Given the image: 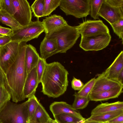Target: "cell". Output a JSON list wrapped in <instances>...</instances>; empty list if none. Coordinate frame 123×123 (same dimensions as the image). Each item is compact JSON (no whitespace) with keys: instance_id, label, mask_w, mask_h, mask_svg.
<instances>
[{"instance_id":"cell-1","label":"cell","mask_w":123,"mask_h":123,"mask_svg":"<svg viewBox=\"0 0 123 123\" xmlns=\"http://www.w3.org/2000/svg\"><path fill=\"white\" fill-rule=\"evenodd\" d=\"M27 42L19 43L16 59L5 75L4 86L16 103L24 100V88L27 74L25 62Z\"/></svg>"},{"instance_id":"cell-2","label":"cell","mask_w":123,"mask_h":123,"mask_svg":"<svg viewBox=\"0 0 123 123\" xmlns=\"http://www.w3.org/2000/svg\"><path fill=\"white\" fill-rule=\"evenodd\" d=\"M67 70L61 63H47L41 83L42 92L49 97L57 98L63 95L68 85Z\"/></svg>"},{"instance_id":"cell-3","label":"cell","mask_w":123,"mask_h":123,"mask_svg":"<svg viewBox=\"0 0 123 123\" xmlns=\"http://www.w3.org/2000/svg\"><path fill=\"white\" fill-rule=\"evenodd\" d=\"M80 36L76 26L68 25L45 35L49 39H56L59 53H65L75 43Z\"/></svg>"},{"instance_id":"cell-4","label":"cell","mask_w":123,"mask_h":123,"mask_svg":"<svg viewBox=\"0 0 123 123\" xmlns=\"http://www.w3.org/2000/svg\"><path fill=\"white\" fill-rule=\"evenodd\" d=\"M27 102L17 104L10 101L0 113V123H28Z\"/></svg>"},{"instance_id":"cell-5","label":"cell","mask_w":123,"mask_h":123,"mask_svg":"<svg viewBox=\"0 0 123 123\" xmlns=\"http://www.w3.org/2000/svg\"><path fill=\"white\" fill-rule=\"evenodd\" d=\"M59 6L66 15L79 18L90 14V0H61Z\"/></svg>"},{"instance_id":"cell-6","label":"cell","mask_w":123,"mask_h":123,"mask_svg":"<svg viewBox=\"0 0 123 123\" xmlns=\"http://www.w3.org/2000/svg\"><path fill=\"white\" fill-rule=\"evenodd\" d=\"M111 39L110 33L81 36L79 46L86 51H99L108 46Z\"/></svg>"},{"instance_id":"cell-7","label":"cell","mask_w":123,"mask_h":123,"mask_svg":"<svg viewBox=\"0 0 123 123\" xmlns=\"http://www.w3.org/2000/svg\"><path fill=\"white\" fill-rule=\"evenodd\" d=\"M44 29L41 22L38 20L16 31L10 37L12 41L20 43L27 42L38 38Z\"/></svg>"},{"instance_id":"cell-8","label":"cell","mask_w":123,"mask_h":123,"mask_svg":"<svg viewBox=\"0 0 123 123\" xmlns=\"http://www.w3.org/2000/svg\"><path fill=\"white\" fill-rule=\"evenodd\" d=\"M19 43L11 41L1 47L0 67L5 75L9 67L15 61L18 54Z\"/></svg>"},{"instance_id":"cell-9","label":"cell","mask_w":123,"mask_h":123,"mask_svg":"<svg viewBox=\"0 0 123 123\" xmlns=\"http://www.w3.org/2000/svg\"><path fill=\"white\" fill-rule=\"evenodd\" d=\"M16 11L13 16L22 27L26 26L32 22L31 7L26 0H12Z\"/></svg>"},{"instance_id":"cell-10","label":"cell","mask_w":123,"mask_h":123,"mask_svg":"<svg viewBox=\"0 0 123 123\" xmlns=\"http://www.w3.org/2000/svg\"><path fill=\"white\" fill-rule=\"evenodd\" d=\"M76 26L81 36L110 33L107 26L100 20H87Z\"/></svg>"},{"instance_id":"cell-11","label":"cell","mask_w":123,"mask_h":123,"mask_svg":"<svg viewBox=\"0 0 123 123\" xmlns=\"http://www.w3.org/2000/svg\"><path fill=\"white\" fill-rule=\"evenodd\" d=\"M98 15L111 24L123 18V8L112 6L103 0Z\"/></svg>"},{"instance_id":"cell-12","label":"cell","mask_w":123,"mask_h":123,"mask_svg":"<svg viewBox=\"0 0 123 123\" xmlns=\"http://www.w3.org/2000/svg\"><path fill=\"white\" fill-rule=\"evenodd\" d=\"M97 76L90 93L109 90L123 86L117 81L106 77L102 73L98 74Z\"/></svg>"},{"instance_id":"cell-13","label":"cell","mask_w":123,"mask_h":123,"mask_svg":"<svg viewBox=\"0 0 123 123\" xmlns=\"http://www.w3.org/2000/svg\"><path fill=\"white\" fill-rule=\"evenodd\" d=\"M49 108L53 116L65 113L75 116L83 121L85 119L78 110L74 109L72 105L64 102H55L50 105Z\"/></svg>"},{"instance_id":"cell-14","label":"cell","mask_w":123,"mask_h":123,"mask_svg":"<svg viewBox=\"0 0 123 123\" xmlns=\"http://www.w3.org/2000/svg\"><path fill=\"white\" fill-rule=\"evenodd\" d=\"M45 34L57 30L68 24L63 18L54 14L43 19L41 22Z\"/></svg>"},{"instance_id":"cell-15","label":"cell","mask_w":123,"mask_h":123,"mask_svg":"<svg viewBox=\"0 0 123 123\" xmlns=\"http://www.w3.org/2000/svg\"><path fill=\"white\" fill-rule=\"evenodd\" d=\"M40 51V57L45 60L54 54L59 53L56 39L45 37L41 43Z\"/></svg>"},{"instance_id":"cell-16","label":"cell","mask_w":123,"mask_h":123,"mask_svg":"<svg viewBox=\"0 0 123 123\" xmlns=\"http://www.w3.org/2000/svg\"><path fill=\"white\" fill-rule=\"evenodd\" d=\"M39 84L36 66L27 74L24 88V93L25 98H29L35 95Z\"/></svg>"},{"instance_id":"cell-17","label":"cell","mask_w":123,"mask_h":123,"mask_svg":"<svg viewBox=\"0 0 123 123\" xmlns=\"http://www.w3.org/2000/svg\"><path fill=\"white\" fill-rule=\"evenodd\" d=\"M123 86L110 90L90 93V100L95 101H105L118 98L123 92Z\"/></svg>"},{"instance_id":"cell-18","label":"cell","mask_w":123,"mask_h":123,"mask_svg":"<svg viewBox=\"0 0 123 123\" xmlns=\"http://www.w3.org/2000/svg\"><path fill=\"white\" fill-rule=\"evenodd\" d=\"M123 69V51H121L111 65L102 73L106 77L116 81L117 77Z\"/></svg>"},{"instance_id":"cell-19","label":"cell","mask_w":123,"mask_h":123,"mask_svg":"<svg viewBox=\"0 0 123 123\" xmlns=\"http://www.w3.org/2000/svg\"><path fill=\"white\" fill-rule=\"evenodd\" d=\"M40 57L36 48L32 45L27 44L25 53V62L27 74L36 67Z\"/></svg>"},{"instance_id":"cell-20","label":"cell","mask_w":123,"mask_h":123,"mask_svg":"<svg viewBox=\"0 0 123 123\" xmlns=\"http://www.w3.org/2000/svg\"><path fill=\"white\" fill-rule=\"evenodd\" d=\"M123 109V102L118 101L112 103H101L92 111L91 115H95Z\"/></svg>"},{"instance_id":"cell-21","label":"cell","mask_w":123,"mask_h":123,"mask_svg":"<svg viewBox=\"0 0 123 123\" xmlns=\"http://www.w3.org/2000/svg\"><path fill=\"white\" fill-rule=\"evenodd\" d=\"M122 113L123 109H119L112 112L91 115L90 117L85 119L84 121L105 123Z\"/></svg>"},{"instance_id":"cell-22","label":"cell","mask_w":123,"mask_h":123,"mask_svg":"<svg viewBox=\"0 0 123 123\" xmlns=\"http://www.w3.org/2000/svg\"><path fill=\"white\" fill-rule=\"evenodd\" d=\"M0 22L9 26L13 31L23 27L19 24L12 15L2 9L0 11Z\"/></svg>"},{"instance_id":"cell-23","label":"cell","mask_w":123,"mask_h":123,"mask_svg":"<svg viewBox=\"0 0 123 123\" xmlns=\"http://www.w3.org/2000/svg\"><path fill=\"white\" fill-rule=\"evenodd\" d=\"M51 118L44 108L40 103L31 120L39 123H48Z\"/></svg>"},{"instance_id":"cell-24","label":"cell","mask_w":123,"mask_h":123,"mask_svg":"<svg viewBox=\"0 0 123 123\" xmlns=\"http://www.w3.org/2000/svg\"><path fill=\"white\" fill-rule=\"evenodd\" d=\"M55 120L58 123H80L81 119L73 115L62 113L53 116Z\"/></svg>"},{"instance_id":"cell-25","label":"cell","mask_w":123,"mask_h":123,"mask_svg":"<svg viewBox=\"0 0 123 123\" xmlns=\"http://www.w3.org/2000/svg\"><path fill=\"white\" fill-rule=\"evenodd\" d=\"M31 7L34 16L38 18L43 16L44 9V0H35Z\"/></svg>"},{"instance_id":"cell-26","label":"cell","mask_w":123,"mask_h":123,"mask_svg":"<svg viewBox=\"0 0 123 123\" xmlns=\"http://www.w3.org/2000/svg\"><path fill=\"white\" fill-rule=\"evenodd\" d=\"M73 95L74 97V102L72 105L74 109L78 110L83 109L88 105L90 101L88 97L80 96L75 92Z\"/></svg>"},{"instance_id":"cell-27","label":"cell","mask_w":123,"mask_h":123,"mask_svg":"<svg viewBox=\"0 0 123 123\" xmlns=\"http://www.w3.org/2000/svg\"><path fill=\"white\" fill-rule=\"evenodd\" d=\"M103 0H90V14L94 19H99L98 12Z\"/></svg>"},{"instance_id":"cell-28","label":"cell","mask_w":123,"mask_h":123,"mask_svg":"<svg viewBox=\"0 0 123 123\" xmlns=\"http://www.w3.org/2000/svg\"><path fill=\"white\" fill-rule=\"evenodd\" d=\"M11 98L10 93L4 86L0 85V113Z\"/></svg>"},{"instance_id":"cell-29","label":"cell","mask_w":123,"mask_h":123,"mask_svg":"<svg viewBox=\"0 0 123 123\" xmlns=\"http://www.w3.org/2000/svg\"><path fill=\"white\" fill-rule=\"evenodd\" d=\"M26 101L30 120L32 119L34 113L40 103L35 95L28 98Z\"/></svg>"},{"instance_id":"cell-30","label":"cell","mask_w":123,"mask_h":123,"mask_svg":"<svg viewBox=\"0 0 123 123\" xmlns=\"http://www.w3.org/2000/svg\"><path fill=\"white\" fill-rule=\"evenodd\" d=\"M61 0H44V9L43 16L49 15L59 6Z\"/></svg>"},{"instance_id":"cell-31","label":"cell","mask_w":123,"mask_h":123,"mask_svg":"<svg viewBox=\"0 0 123 123\" xmlns=\"http://www.w3.org/2000/svg\"><path fill=\"white\" fill-rule=\"evenodd\" d=\"M96 78H92L84 85L81 89L77 92L78 95L81 97H88L93 87Z\"/></svg>"},{"instance_id":"cell-32","label":"cell","mask_w":123,"mask_h":123,"mask_svg":"<svg viewBox=\"0 0 123 123\" xmlns=\"http://www.w3.org/2000/svg\"><path fill=\"white\" fill-rule=\"evenodd\" d=\"M0 6L2 9L12 16L16 11L12 0H0Z\"/></svg>"},{"instance_id":"cell-33","label":"cell","mask_w":123,"mask_h":123,"mask_svg":"<svg viewBox=\"0 0 123 123\" xmlns=\"http://www.w3.org/2000/svg\"><path fill=\"white\" fill-rule=\"evenodd\" d=\"M47 64L46 60L40 57L36 66V72L39 83H41Z\"/></svg>"},{"instance_id":"cell-34","label":"cell","mask_w":123,"mask_h":123,"mask_svg":"<svg viewBox=\"0 0 123 123\" xmlns=\"http://www.w3.org/2000/svg\"><path fill=\"white\" fill-rule=\"evenodd\" d=\"M114 32L120 39L123 40V18L115 22L110 24Z\"/></svg>"},{"instance_id":"cell-35","label":"cell","mask_w":123,"mask_h":123,"mask_svg":"<svg viewBox=\"0 0 123 123\" xmlns=\"http://www.w3.org/2000/svg\"><path fill=\"white\" fill-rule=\"evenodd\" d=\"M72 88L75 90L79 91L84 85L83 83L79 79L74 77L71 82Z\"/></svg>"},{"instance_id":"cell-36","label":"cell","mask_w":123,"mask_h":123,"mask_svg":"<svg viewBox=\"0 0 123 123\" xmlns=\"http://www.w3.org/2000/svg\"><path fill=\"white\" fill-rule=\"evenodd\" d=\"M110 5L114 7L123 8V0H105Z\"/></svg>"},{"instance_id":"cell-37","label":"cell","mask_w":123,"mask_h":123,"mask_svg":"<svg viewBox=\"0 0 123 123\" xmlns=\"http://www.w3.org/2000/svg\"><path fill=\"white\" fill-rule=\"evenodd\" d=\"M13 31L11 29L0 26V34L10 37L13 33Z\"/></svg>"},{"instance_id":"cell-38","label":"cell","mask_w":123,"mask_h":123,"mask_svg":"<svg viewBox=\"0 0 123 123\" xmlns=\"http://www.w3.org/2000/svg\"><path fill=\"white\" fill-rule=\"evenodd\" d=\"M11 41V38L9 36H5L0 37V46H4Z\"/></svg>"},{"instance_id":"cell-39","label":"cell","mask_w":123,"mask_h":123,"mask_svg":"<svg viewBox=\"0 0 123 123\" xmlns=\"http://www.w3.org/2000/svg\"><path fill=\"white\" fill-rule=\"evenodd\" d=\"M108 122L113 123L123 122V113L116 117Z\"/></svg>"},{"instance_id":"cell-40","label":"cell","mask_w":123,"mask_h":123,"mask_svg":"<svg viewBox=\"0 0 123 123\" xmlns=\"http://www.w3.org/2000/svg\"><path fill=\"white\" fill-rule=\"evenodd\" d=\"M116 81L123 85V69L118 75L116 78Z\"/></svg>"},{"instance_id":"cell-41","label":"cell","mask_w":123,"mask_h":123,"mask_svg":"<svg viewBox=\"0 0 123 123\" xmlns=\"http://www.w3.org/2000/svg\"><path fill=\"white\" fill-rule=\"evenodd\" d=\"M5 74L0 67V85L4 86Z\"/></svg>"},{"instance_id":"cell-42","label":"cell","mask_w":123,"mask_h":123,"mask_svg":"<svg viewBox=\"0 0 123 123\" xmlns=\"http://www.w3.org/2000/svg\"><path fill=\"white\" fill-rule=\"evenodd\" d=\"M80 123H102L100 122H93V121H90V122H87L85 121L84 120L82 121Z\"/></svg>"},{"instance_id":"cell-43","label":"cell","mask_w":123,"mask_h":123,"mask_svg":"<svg viewBox=\"0 0 123 123\" xmlns=\"http://www.w3.org/2000/svg\"><path fill=\"white\" fill-rule=\"evenodd\" d=\"M48 123H55V120H53L51 118Z\"/></svg>"},{"instance_id":"cell-44","label":"cell","mask_w":123,"mask_h":123,"mask_svg":"<svg viewBox=\"0 0 123 123\" xmlns=\"http://www.w3.org/2000/svg\"><path fill=\"white\" fill-rule=\"evenodd\" d=\"M28 123H37L35 122H34L31 120H29Z\"/></svg>"},{"instance_id":"cell-45","label":"cell","mask_w":123,"mask_h":123,"mask_svg":"<svg viewBox=\"0 0 123 123\" xmlns=\"http://www.w3.org/2000/svg\"><path fill=\"white\" fill-rule=\"evenodd\" d=\"M105 123H123V122H121V123H110V122H107Z\"/></svg>"},{"instance_id":"cell-46","label":"cell","mask_w":123,"mask_h":123,"mask_svg":"<svg viewBox=\"0 0 123 123\" xmlns=\"http://www.w3.org/2000/svg\"><path fill=\"white\" fill-rule=\"evenodd\" d=\"M3 36L2 35H1V34H0V37H2V36Z\"/></svg>"},{"instance_id":"cell-47","label":"cell","mask_w":123,"mask_h":123,"mask_svg":"<svg viewBox=\"0 0 123 123\" xmlns=\"http://www.w3.org/2000/svg\"><path fill=\"white\" fill-rule=\"evenodd\" d=\"M55 123H58L55 120Z\"/></svg>"},{"instance_id":"cell-48","label":"cell","mask_w":123,"mask_h":123,"mask_svg":"<svg viewBox=\"0 0 123 123\" xmlns=\"http://www.w3.org/2000/svg\"><path fill=\"white\" fill-rule=\"evenodd\" d=\"M2 9V8L0 6V11Z\"/></svg>"},{"instance_id":"cell-49","label":"cell","mask_w":123,"mask_h":123,"mask_svg":"<svg viewBox=\"0 0 123 123\" xmlns=\"http://www.w3.org/2000/svg\"><path fill=\"white\" fill-rule=\"evenodd\" d=\"M1 47V46H0V49Z\"/></svg>"}]
</instances>
